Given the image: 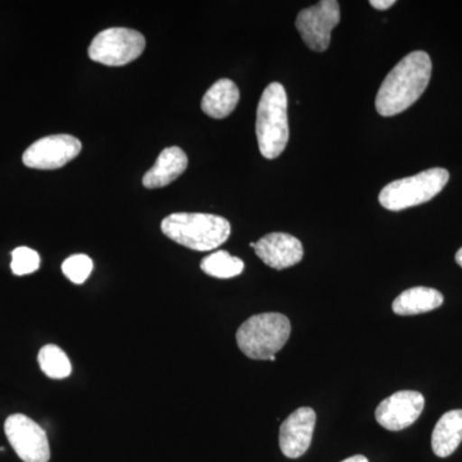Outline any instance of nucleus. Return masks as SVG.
<instances>
[{"instance_id":"obj_23","label":"nucleus","mask_w":462,"mask_h":462,"mask_svg":"<svg viewBox=\"0 0 462 462\" xmlns=\"http://www.w3.org/2000/svg\"><path fill=\"white\" fill-rule=\"evenodd\" d=\"M455 260L456 263L460 264V266L462 267V248L458 249L457 254H456Z\"/></svg>"},{"instance_id":"obj_17","label":"nucleus","mask_w":462,"mask_h":462,"mask_svg":"<svg viewBox=\"0 0 462 462\" xmlns=\"http://www.w3.org/2000/svg\"><path fill=\"white\" fill-rule=\"evenodd\" d=\"M200 269L207 275L217 279H231L240 275L245 270V263L238 257L231 256L229 252L216 251L203 258Z\"/></svg>"},{"instance_id":"obj_8","label":"nucleus","mask_w":462,"mask_h":462,"mask_svg":"<svg viewBox=\"0 0 462 462\" xmlns=\"http://www.w3.org/2000/svg\"><path fill=\"white\" fill-rule=\"evenodd\" d=\"M9 445L23 462H50L51 447L41 425L23 413L9 416L5 422Z\"/></svg>"},{"instance_id":"obj_14","label":"nucleus","mask_w":462,"mask_h":462,"mask_svg":"<svg viewBox=\"0 0 462 462\" xmlns=\"http://www.w3.org/2000/svg\"><path fill=\"white\" fill-rule=\"evenodd\" d=\"M462 442V410L446 412L431 434V448L438 457H448Z\"/></svg>"},{"instance_id":"obj_6","label":"nucleus","mask_w":462,"mask_h":462,"mask_svg":"<svg viewBox=\"0 0 462 462\" xmlns=\"http://www.w3.org/2000/svg\"><path fill=\"white\" fill-rule=\"evenodd\" d=\"M145 50V38L136 30L112 27L99 32L89 47L94 62L111 67L129 65Z\"/></svg>"},{"instance_id":"obj_2","label":"nucleus","mask_w":462,"mask_h":462,"mask_svg":"<svg viewBox=\"0 0 462 462\" xmlns=\"http://www.w3.org/2000/svg\"><path fill=\"white\" fill-rule=\"evenodd\" d=\"M161 229L178 245L197 252H208L229 239L231 226L221 216L179 212L163 218Z\"/></svg>"},{"instance_id":"obj_13","label":"nucleus","mask_w":462,"mask_h":462,"mask_svg":"<svg viewBox=\"0 0 462 462\" xmlns=\"http://www.w3.org/2000/svg\"><path fill=\"white\" fill-rule=\"evenodd\" d=\"M188 167V157L179 147L163 149L157 158L156 165L152 167L144 178L143 185L148 189L167 187L185 172Z\"/></svg>"},{"instance_id":"obj_5","label":"nucleus","mask_w":462,"mask_h":462,"mask_svg":"<svg viewBox=\"0 0 462 462\" xmlns=\"http://www.w3.org/2000/svg\"><path fill=\"white\" fill-rule=\"evenodd\" d=\"M449 180L446 169H430L410 178L392 181L379 194L380 205L388 211L400 212L430 202Z\"/></svg>"},{"instance_id":"obj_21","label":"nucleus","mask_w":462,"mask_h":462,"mask_svg":"<svg viewBox=\"0 0 462 462\" xmlns=\"http://www.w3.org/2000/svg\"><path fill=\"white\" fill-rule=\"evenodd\" d=\"M394 5H396L394 0H372V2H370V5H372L373 8L379 9V11H387V9Z\"/></svg>"},{"instance_id":"obj_12","label":"nucleus","mask_w":462,"mask_h":462,"mask_svg":"<svg viewBox=\"0 0 462 462\" xmlns=\"http://www.w3.org/2000/svg\"><path fill=\"white\" fill-rule=\"evenodd\" d=\"M254 251L264 264L275 270L288 269L303 258L302 243L287 233L267 234L258 240Z\"/></svg>"},{"instance_id":"obj_24","label":"nucleus","mask_w":462,"mask_h":462,"mask_svg":"<svg viewBox=\"0 0 462 462\" xmlns=\"http://www.w3.org/2000/svg\"><path fill=\"white\" fill-rule=\"evenodd\" d=\"M251 245V248H254V247H256V243H251V245Z\"/></svg>"},{"instance_id":"obj_1","label":"nucleus","mask_w":462,"mask_h":462,"mask_svg":"<svg viewBox=\"0 0 462 462\" xmlns=\"http://www.w3.org/2000/svg\"><path fill=\"white\" fill-rule=\"evenodd\" d=\"M431 78L430 54L422 51H412L394 66L380 85L376 94V111L383 117H392L406 111L416 102Z\"/></svg>"},{"instance_id":"obj_18","label":"nucleus","mask_w":462,"mask_h":462,"mask_svg":"<svg viewBox=\"0 0 462 462\" xmlns=\"http://www.w3.org/2000/svg\"><path fill=\"white\" fill-rule=\"evenodd\" d=\"M42 372L51 379H66L71 375L72 366L63 349L56 345L42 346L38 356Z\"/></svg>"},{"instance_id":"obj_4","label":"nucleus","mask_w":462,"mask_h":462,"mask_svg":"<svg viewBox=\"0 0 462 462\" xmlns=\"http://www.w3.org/2000/svg\"><path fill=\"white\" fill-rule=\"evenodd\" d=\"M291 330L287 316L276 312L258 314L240 325L236 343L252 360H270L288 342Z\"/></svg>"},{"instance_id":"obj_19","label":"nucleus","mask_w":462,"mask_h":462,"mask_svg":"<svg viewBox=\"0 0 462 462\" xmlns=\"http://www.w3.org/2000/svg\"><path fill=\"white\" fill-rule=\"evenodd\" d=\"M93 261L87 254H74L62 263V272L74 284H83L93 272Z\"/></svg>"},{"instance_id":"obj_3","label":"nucleus","mask_w":462,"mask_h":462,"mask_svg":"<svg viewBox=\"0 0 462 462\" xmlns=\"http://www.w3.org/2000/svg\"><path fill=\"white\" fill-rule=\"evenodd\" d=\"M256 135L261 154L267 160L281 156L289 142L288 97L281 83L263 90L257 107Z\"/></svg>"},{"instance_id":"obj_22","label":"nucleus","mask_w":462,"mask_h":462,"mask_svg":"<svg viewBox=\"0 0 462 462\" xmlns=\"http://www.w3.org/2000/svg\"><path fill=\"white\" fill-rule=\"evenodd\" d=\"M342 462H369L366 457L363 455L351 456V457L346 458Z\"/></svg>"},{"instance_id":"obj_20","label":"nucleus","mask_w":462,"mask_h":462,"mask_svg":"<svg viewBox=\"0 0 462 462\" xmlns=\"http://www.w3.org/2000/svg\"><path fill=\"white\" fill-rule=\"evenodd\" d=\"M39 267H41V256L33 249L18 247L12 252L11 269L14 275H29L39 270Z\"/></svg>"},{"instance_id":"obj_15","label":"nucleus","mask_w":462,"mask_h":462,"mask_svg":"<svg viewBox=\"0 0 462 462\" xmlns=\"http://www.w3.org/2000/svg\"><path fill=\"white\" fill-rule=\"evenodd\" d=\"M442 293L437 289L427 287H415L402 291L394 300L393 312L400 316H412L433 311L443 305Z\"/></svg>"},{"instance_id":"obj_16","label":"nucleus","mask_w":462,"mask_h":462,"mask_svg":"<svg viewBox=\"0 0 462 462\" xmlns=\"http://www.w3.org/2000/svg\"><path fill=\"white\" fill-rule=\"evenodd\" d=\"M238 87L229 79H221L212 85L202 99V111L209 117L221 120L233 114L238 105Z\"/></svg>"},{"instance_id":"obj_11","label":"nucleus","mask_w":462,"mask_h":462,"mask_svg":"<svg viewBox=\"0 0 462 462\" xmlns=\"http://www.w3.org/2000/svg\"><path fill=\"white\" fill-rule=\"evenodd\" d=\"M316 424V412L311 407H300L282 422L279 433V445L282 455L298 458L306 454L312 442Z\"/></svg>"},{"instance_id":"obj_7","label":"nucleus","mask_w":462,"mask_h":462,"mask_svg":"<svg viewBox=\"0 0 462 462\" xmlns=\"http://www.w3.org/2000/svg\"><path fill=\"white\" fill-rule=\"evenodd\" d=\"M339 23V3L337 0H321L298 14L296 27L307 47L321 53L329 48L331 32Z\"/></svg>"},{"instance_id":"obj_10","label":"nucleus","mask_w":462,"mask_h":462,"mask_svg":"<svg viewBox=\"0 0 462 462\" xmlns=\"http://www.w3.org/2000/svg\"><path fill=\"white\" fill-rule=\"evenodd\" d=\"M424 396L415 391H401L385 398L376 407L375 419L380 427L400 431L411 427L424 410Z\"/></svg>"},{"instance_id":"obj_9","label":"nucleus","mask_w":462,"mask_h":462,"mask_svg":"<svg viewBox=\"0 0 462 462\" xmlns=\"http://www.w3.org/2000/svg\"><path fill=\"white\" fill-rule=\"evenodd\" d=\"M83 144L67 134L45 136L33 143L23 153V165L30 169L56 170L66 166L80 154Z\"/></svg>"}]
</instances>
